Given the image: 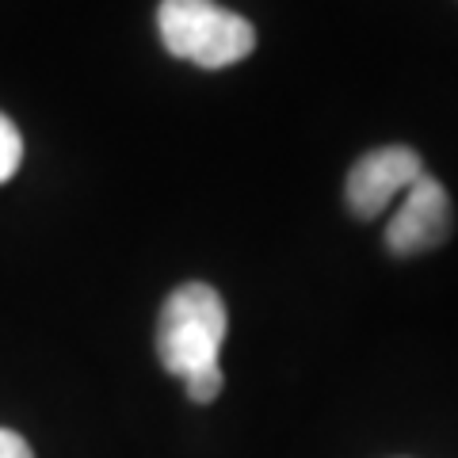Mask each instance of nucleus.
Listing matches in <instances>:
<instances>
[{
  "instance_id": "1",
  "label": "nucleus",
  "mask_w": 458,
  "mask_h": 458,
  "mask_svg": "<svg viewBox=\"0 0 458 458\" xmlns=\"http://www.w3.org/2000/svg\"><path fill=\"white\" fill-rule=\"evenodd\" d=\"M225 340V302L207 283H183L168 294L157 325V355L183 382L191 401L210 405L222 394L218 352Z\"/></svg>"
},
{
  "instance_id": "2",
  "label": "nucleus",
  "mask_w": 458,
  "mask_h": 458,
  "mask_svg": "<svg viewBox=\"0 0 458 458\" xmlns=\"http://www.w3.org/2000/svg\"><path fill=\"white\" fill-rule=\"evenodd\" d=\"M165 50L199 69L237 65L256 50V31L245 16L229 12L214 0H161L157 12Z\"/></svg>"
},
{
  "instance_id": "3",
  "label": "nucleus",
  "mask_w": 458,
  "mask_h": 458,
  "mask_svg": "<svg viewBox=\"0 0 458 458\" xmlns=\"http://www.w3.org/2000/svg\"><path fill=\"white\" fill-rule=\"evenodd\" d=\"M424 176V161L417 149L409 146H382V149H370L367 157L352 165L348 172V207L355 218H378V214L394 203L397 195H405L412 183Z\"/></svg>"
},
{
  "instance_id": "4",
  "label": "nucleus",
  "mask_w": 458,
  "mask_h": 458,
  "mask_svg": "<svg viewBox=\"0 0 458 458\" xmlns=\"http://www.w3.org/2000/svg\"><path fill=\"white\" fill-rule=\"evenodd\" d=\"M451 195L436 176L424 172L401 199L394 222L386 229V249L394 256H420L428 249H439L451 237Z\"/></svg>"
},
{
  "instance_id": "5",
  "label": "nucleus",
  "mask_w": 458,
  "mask_h": 458,
  "mask_svg": "<svg viewBox=\"0 0 458 458\" xmlns=\"http://www.w3.org/2000/svg\"><path fill=\"white\" fill-rule=\"evenodd\" d=\"M20 161H23V138L16 131V123L8 114H0V183L16 176Z\"/></svg>"
},
{
  "instance_id": "6",
  "label": "nucleus",
  "mask_w": 458,
  "mask_h": 458,
  "mask_svg": "<svg viewBox=\"0 0 458 458\" xmlns=\"http://www.w3.org/2000/svg\"><path fill=\"white\" fill-rule=\"evenodd\" d=\"M0 458H35L31 447H27V439L8 432V428H0Z\"/></svg>"
}]
</instances>
